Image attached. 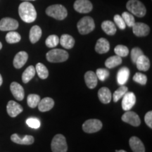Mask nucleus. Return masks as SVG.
Returning a JSON list of instances; mask_svg holds the SVG:
<instances>
[{
  "mask_svg": "<svg viewBox=\"0 0 152 152\" xmlns=\"http://www.w3.org/2000/svg\"><path fill=\"white\" fill-rule=\"evenodd\" d=\"M18 14L24 22L33 23L37 18V11L35 7L29 1H23L19 5Z\"/></svg>",
  "mask_w": 152,
  "mask_h": 152,
  "instance_id": "nucleus-1",
  "label": "nucleus"
},
{
  "mask_svg": "<svg viewBox=\"0 0 152 152\" xmlns=\"http://www.w3.org/2000/svg\"><path fill=\"white\" fill-rule=\"evenodd\" d=\"M126 7L131 14L139 18L144 17L147 13L145 6L139 0H129L127 2Z\"/></svg>",
  "mask_w": 152,
  "mask_h": 152,
  "instance_id": "nucleus-2",
  "label": "nucleus"
},
{
  "mask_svg": "<svg viewBox=\"0 0 152 152\" xmlns=\"http://www.w3.org/2000/svg\"><path fill=\"white\" fill-rule=\"evenodd\" d=\"M68 53L64 49H53L47 53V60L51 63L64 62L68 58Z\"/></svg>",
  "mask_w": 152,
  "mask_h": 152,
  "instance_id": "nucleus-3",
  "label": "nucleus"
},
{
  "mask_svg": "<svg viewBox=\"0 0 152 152\" xmlns=\"http://www.w3.org/2000/svg\"><path fill=\"white\" fill-rule=\"evenodd\" d=\"M46 14L56 20H64L67 17L68 11L63 5L54 4L49 6L46 9Z\"/></svg>",
  "mask_w": 152,
  "mask_h": 152,
  "instance_id": "nucleus-4",
  "label": "nucleus"
},
{
  "mask_svg": "<svg viewBox=\"0 0 152 152\" xmlns=\"http://www.w3.org/2000/svg\"><path fill=\"white\" fill-rule=\"evenodd\" d=\"M77 30L81 35H87L93 31L95 28L94 21L90 16H85L77 23Z\"/></svg>",
  "mask_w": 152,
  "mask_h": 152,
  "instance_id": "nucleus-5",
  "label": "nucleus"
},
{
  "mask_svg": "<svg viewBox=\"0 0 152 152\" xmlns=\"http://www.w3.org/2000/svg\"><path fill=\"white\" fill-rule=\"evenodd\" d=\"M52 152H67L68 146L65 137L58 134L54 137L51 144Z\"/></svg>",
  "mask_w": 152,
  "mask_h": 152,
  "instance_id": "nucleus-6",
  "label": "nucleus"
},
{
  "mask_svg": "<svg viewBox=\"0 0 152 152\" xmlns=\"http://www.w3.org/2000/svg\"><path fill=\"white\" fill-rule=\"evenodd\" d=\"M102 128V123L98 119H89L83 123V129L87 133H94Z\"/></svg>",
  "mask_w": 152,
  "mask_h": 152,
  "instance_id": "nucleus-7",
  "label": "nucleus"
},
{
  "mask_svg": "<svg viewBox=\"0 0 152 152\" xmlns=\"http://www.w3.org/2000/svg\"><path fill=\"white\" fill-rule=\"evenodd\" d=\"M74 9L80 14H87L92 10L93 6L89 0H76L74 3Z\"/></svg>",
  "mask_w": 152,
  "mask_h": 152,
  "instance_id": "nucleus-8",
  "label": "nucleus"
},
{
  "mask_svg": "<svg viewBox=\"0 0 152 152\" xmlns=\"http://www.w3.org/2000/svg\"><path fill=\"white\" fill-rule=\"evenodd\" d=\"M18 28V22L11 18H4L0 20V30L13 31Z\"/></svg>",
  "mask_w": 152,
  "mask_h": 152,
  "instance_id": "nucleus-9",
  "label": "nucleus"
},
{
  "mask_svg": "<svg viewBox=\"0 0 152 152\" xmlns=\"http://www.w3.org/2000/svg\"><path fill=\"white\" fill-rule=\"evenodd\" d=\"M122 121L123 122L128 123L132 126L137 127L141 123V120L139 117L138 114H137L135 112L127 111L123 114L122 116Z\"/></svg>",
  "mask_w": 152,
  "mask_h": 152,
  "instance_id": "nucleus-10",
  "label": "nucleus"
},
{
  "mask_svg": "<svg viewBox=\"0 0 152 152\" xmlns=\"http://www.w3.org/2000/svg\"><path fill=\"white\" fill-rule=\"evenodd\" d=\"M136 102V96L132 92H127L123 96L122 108L124 111H130Z\"/></svg>",
  "mask_w": 152,
  "mask_h": 152,
  "instance_id": "nucleus-11",
  "label": "nucleus"
},
{
  "mask_svg": "<svg viewBox=\"0 0 152 152\" xmlns=\"http://www.w3.org/2000/svg\"><path fill=\"white\" fill-rule=\"evenodd\" d=\"M133 33L137 37H145L150 32V28L147 24L144 23H135L132 26Z\"/></svg>",
  "mask_w": 152,
  "mask_h": 152,
  "instance_id": "nucleus-12",
  "label": "nucleus"
},
{
  "mask_svg": "<svg viewBox=\"0 0 152 152\" xmlns=\"http://www.w3.org/2000/svg\"><path fill=\"white\" fill-rule=\"evenodd\" d=\"M7 111L9 116L14 118L16 117L18 114L22 113L23 109L17 102H14V101H9L7 106Z\"/></svg>",
  "mask_w": 152,
  "mask_h": 152,
  "instance_id": "nucleus-13",
  "label": "nucleus"
},
{
  "mask_svg": "<svg viewBox=\"0 0 152 152\" xmlns=\"http://www.w3.org/2000/svg\"><path fill=\"white\" fill-rule=\"evenodd\" d=\"M11 141L16 144H23V145H30L33 144L35 139L31 135H25L23 137L19 136L18 134H13L11 136Z\"/></svg>",
  "mask_w": 152,
  "mask_h": 152,
  "instance_id": "nucleus-14",
  "label": "nucleus"
},
{
  "mask_svg": "<svg viewBox=\"0 0 152 152\" xmlns=\"http://www.w3.org/2000/svg\"><path fill=\"white\" fill-rule=\"evenodd\" d=\"M10 90L13 96L18 101H22L24 99V89L16 82H13L10 85Z\"/></svg>",
  "mask_w": 152,
  "mask_h": 152,
  "instance_id": "nucleus-15",
  "label": "nucleus"
},
{
  "mask_svg": "<svg viewBox=\"0 0 152 152\" xmlns=\"http://www.w3.org/2000/svg\"><path fill=\"white\" fill-rule=\"evenodd\" d=\"M129 144L133 152H145V147L143 142L137 137H132L130 139Z\"/></svg>",
  "mask_w": 152,
  "mask_h": 152,
  "instance_id": "nucleus-16",
  "label": "nucleus"
},
{
  "mask_svg": "<svg viewBox=\"0 0 152 152\" xmlns=\"http://www.w3.org/2000/svg\"><path fill=\"white\" fill-rule=\"evenodd\" d=\"M28 58V54L26 52H18L14 57V66L16 68H21L27 62Z\"/></svg>",
  "mask_w": 152,
  "mask_h": 152,
  "instance_id": "nucleus-17",
  "label": "nucleus"
},
{
  "mask_svg": "<svg viewBox=\"0 0 152 152\" xmlns=\"http://www.w3.org/2000/svg\"><path fill=\"white\" fill-rule=\"evenodd\" d=\"M110 49V44L109 41L105 38H100L96 42L95 46V51L99 54H105Z\"/></svg>",
  "mask_w": 152,
  "mask_h": 152,
  "instance_id": "nucleus-18",
  "label": "nucleus"
},
{
  "mask_svg": "<svg viewBox=\"0 0 152 152\" xmlns=\"http://www.w3.org/2000/svg\"><path fill=\"white\" fill-rule=\"evenodd\" d=\"M54 102L52 98L45 97L39 101L38 104V109L41 112H46L50 111L54 107Z\"/></svg>",
  "mask_w": 152,
  "mask_h": 152,
  "instance_id": "nucleus-19",
  "label": "nucleus"
},
{
  "mask_svg": "<svg viewBox=\"0 0 152 152\" xmlns=\"http://www.w3.org/2000/svg\"><path fill=\"white\" fill-rule=\"evenodd\" d=\"M85 81L87 87L90 89H94L97 85L98 78L96 77V73L93 71H87L85 74Z\"/></svg>",
  "mask_w": 152,
  "mask_h": 152,
  "instance_id": "nucleus-20",
  "label": "nucleus"
},
{
  "mask_svg": "<svg viewBox=\"0 0 152 152\" xmlns=\"http://www.w3.org/2000/svg\"><path fill=\"white\" fill-rule=\"evenodd\" d=\"M98 97L103 104H109L111 102L112 95L111 91L107 87H102L98 92Z\"/></svg>",
  "mask_w": 152,
  "mask_h": 152,
  "instance_id": "nucleus-21",
  "label": "nucleus"
},
{
  "mask_svg": "<svg viewBox=\"0 0 152 152\" xmlns=\"http://www.w3.org/2000/svg\"><path fill=\"white\" fill-rule=\"evenodd\" d=\"M137 68L140 71H147L150 68V61L149 58L145 55L142 54L137 58L135 62Z\"/></svg>",
  "mask_w": 152,
  "mask_h": 152,
  "instance_id": "nucleus-22",
  "label": "nucleus"
},
{
  "mask_svg": "<svg viewBox=\"0 0 152 152\" xmlns=\"http://www.w3.org/2000/svg\"><path fill=\"white\" fill-rule=\"evenodd\" d=\"M130 70L127 67H123L119 70L117 74V82L120 85H124L128 80Z\"/></svg>",
  "mask_w": 152,
  "mask_h": 152,
  "instance_id": "nucleus-23",
  "label": "nucleus"
},
{
  "mask_svg": "<svg viewBox=\"0 0 152 152\" xmlns=\"http://www.w3.org/2000/svg\"><path fill=\"white\" fill-rule=\"evenodd\" d=\"M59 42L64 48L70 49L73 48L74 45H75V39L72 36L67 35V34H64L61 37Z\"/></svg>",
  "mask_w": 152,
  "mask_h": 152,
  "instance_id": "nucleus-24",
  "label": "nucleus"
},
{
  "mask_svg": "<svg viewBox=\"0 0 152 152\" xmlns=\"http://www.w3.org/2000/svg\"><path fill=\"white\" fill-rule=\"evenodd\" d=\"M42 36V30L39 26H34L30 30L29 38L31 43L35 44L39 41Z\"/></svg>",
  "mask_w": 152,
  "mask_h": 152,
  "instance_id": "nucleus-25",
  "label": "nucleus"
},
{
  "mask_svg": "<svg viewBox=\"0 0 152 152\" xmlns=\"http://www.w3.org/2000/svg\"><path fill=\"white\" fill-rule=\"evenodd\" d=\"M102 28L109 35H113L116 33V28L115 25L111 20H105L102 23Z\"/></svg>",
  "mask_w": 152,
  "mask_h": 152,
  "instance_id": "nucleus-26",
  "label": "nucleus"
},
{
  "mask_svg": "<svg viewBox=\"0 0 152 152\" xmlns=\"http://www.w3.org/2000/svg\"><path fill=\"white\" fill-rule=\"evenodd\" d=\"M35 68L33 66H30L25 70L22 75V80L24 83H28L33 79L35 75Z\"/></svg>",
  "mask_w": 152,
  "mask_h": 152,
  "instance_id": "nucleus-27",
  "label": "nucleus"
},
{
  "mask_svg": "<svg viewBox=\"0 0 152 152\" xmlns=\"http://www.w3.org/2000/svg\"><path fill=\"white\" fill-rule=\"evenodd\" d=\"M122 63V58L117 55L112 56L106 59L105 62V66L108 68H113L119 66Z\"/></svg>",
  "mask_w": 152,
  "mask_h": 152,
  "instance_id": "nucleus-28",
  "label": "nucleus"
},
{
  "mask_svg": "<svg viewBox=\"0 0 152 152\" xmlns=\"http://www.w3.org/2000/svg\"><path fill=\"white\" fill-rule=\"evenodd\" d=\"M35 71L41 79H46L49 76V71L46 66L42 63H38L36 65Z\"/></svg>",
  "mask_w": 152,
  "mask_h": 152,
  "instance_id": "nucleus-29",
  "label": "nucleus"
},
{
  "mask_svg": "<svg viewBox=\"0 0 152 152\" xmlns=\"http://www.w3.org/2000/svg\"><path fill=\"white\" fill-rule=\"evenodd\" d=\"M20 39H21V37H20V34L17 33V32L14 31V30L9 32L6 35V41L9 44L18 42L20 41Z\"/></svg>",
  "mask_w": 152,
  "mask_h": 152,
  "instance_id": "nucleus-30",
  "label": "nucleus"
},
{
  "mask_svg": "<svg viewBox=\"0 0 152 152\" xmlns=\"http://www.w3.org/2000/svg\"><path fill=\"white\" fill-rule=\"evenodd\" d=\"M128 91V88L126 86L124 85H121V87L118 89L117 90L115 91V92L113 93V99L114 102H117L119 99H121V98H123V96H124L125 93Z\"/></svg>",
  "mask_w": 152,
  "mask_h": 152,
  "instance_id": "nucleus-31",
  "label": "nucleus"
},
{
  "mask_svg": "<svg viewBox=\"0 0 152 152\" xmlns=\"http://www.w3.org/2000/svg\"><path fill=\"white\" fill-rule=\"evenodd\" d=\"M39 101H40V96L39 95L35 94H31L28 96L27 102L28 105L32 109L37 107V106L39 104Z\"/></svg>",
  "mask_w": 152,
  "mask_h": 152,
  "instance_id": "nucleus-32",
  "label": "nucleus"
},
{
  "mask_svg": "<svg viewBox=\"0 0 152 152\" xmlns=\"http://www.w3.org/2000/svg\"><path fill=\"white\" fill-rule=\"evenodd\" d=\"M58 43H59V37L56 35H49L45 41L47 47L49 48H54L58 45Z\"/></svg>",
  "mask_w": 152,
  "mask_h": 152,
  "instance_id": "nucleus-33",
  "label": "nucleus"
},
{
  "mask_svg": "<svg viewBox=\"0 0 152 152\" xmlns=\"http://www.w3.org/2000/svg\"><path fill=\"white\" fill-rule=\"evenodd\" d=\"M114 52L115 53V55L120 57H125L129 54V49L127 47L124 45H117L114 49Z\"/></svg>",
  "mask_w": 152,
  "mask_h": 152,
  "instance_id": "nucleus-34",
  "label": "nucleus"
},
{
  "mask_svg": "<svg viewBox=\"0 0 152 152\" xmlns=\"http://www.w3.org/2000/svg\"><path fill=\"white\" fill-rule=\"evenodd\" d=\"M122 18L125 23V25L128 27H132L134 24L135 23V20H134V16L132 14L129 12H123L122 14Z\"/></svg>",
  "mask_w": 152,
  "mask_h": 152,
  "instance_id": "nucleus-35",
  "label": "nucleus"
},
{
  "mask_svg": "<svg viewBox=\"0 0 152 152\" xmlns=\"http://www.w3.org/2000/svg\"><path fill=\"white\" fill-rule=\"evenodd\" d=\"M96 75L99 80L104 81L109 77V71L107 69H104V68H98L96 70Z\"/></svg>",
  "mask_w": 152,
  "mask_h": 152,
  "instance_id": "nucleus-36",
  "label": "nucleus"
},
{
  "mask_svg": "<svg viewBox=\"0 0 152 152\" xmlns=\"http://www.w3.org/2000/svg\"><path fill=\"white\" fill-rule=\"evenodd\" d=\"M26 124H27L30 128H33V129H37L40 127V121L39 119H37V118H29L26 120Z\"/></svg>",
  "mask_w": 152,
  "mask_h": 152,
  "instance_id": "nucleus-37",
  "label": "nucleus"
},
{
  "mask_svg": "<svg viewBox=\"0 0 152 152\" xmlns=\"http://www.w3.org/2000/svg\"><path fill=\"white\" fill-rule=\"evenodd\" d=\"M133 80L139 83V84L144 85L147 84V77L141 73H136L135 75L133 77Z\"/></svg>",
  "mask_w": 152,
  "mask_h": 152,
  "instance_id": "nucleus-38",
  "label": "nucleus"
},
{
  "mask_svg": "<svg viewBox=\"0 0 152 152\" xmlns=\"http://www.w3.org/2000/svg\"><path fill=\"white\" fill-rule=\"evenodd\" d=\"M130 54H131V60H132V61L134 63V64H135L136 61L137 60L139 57L144 54L143 52H142L141 49L139 48V47H134V48H133L132 49V51H131Z\"/></svg>",
  "mask_w": 152,
  "mask_h": 152,
  "instance_id": "nucleus-39",
  "label": "nucleus"
},
{
  "mask_svg": "<svg viewBox=\"0 0 152 152\" xmlns=\"http://www.w3.org/2000/svg\"><path fill=\"white\" fill-rule=\"evenodd\" d=\"M114 22L115 23V24L117 25V26L121 30H124L125 28H126V25H125V23L123 20L122 16H120L118 14H116L114 16L113 18Z\"/></svg>",
  "mask_w": 152,
  "mask_h": 152,
  "instance_id": "nucleus-40",
  "label": "nucleus"
},
{
  "mask_svg": "<svg viewBox=\"0 0 152 152\" xmlns=\"http://www.w3.org/2000/svg\"><path fill=\"white\" fill-rule=\"evenodd\" d=\"M144 121L146 124L150 128H152V111H150L146 113L144 116Z\"/></svg>",
  "mask_w": 152,
  "mask_h": 152,
  "instance_id": "nucleus-41",
  "label": "nucleus"
},
{
  "mask_svg": "<svg viewBox=\"0 0 152 152\" xmlns=\"http://www.w3.org/2000/svg\"><path fill=\"white\" fill-rule=\"evenodd\" d=\"M3 83V80H2V77H1V74H0V86H1V84H2Z\"/></svg>",
  "mask_w": 152,
  "mask_h": 152,
  "instance_id": "nucleus-42",
  "label": "nucleus"
},
{
  "mask_svg": "<svg viewBox=\"0 0 152 152\" xmlns=\"http://www.w3.org/2000/svg\"><path fill=\"white\" fill-rule=\"evenodd\" d=\"M115 152H127V151H124V150H118V151H116Z\"/></svg>",
  "mask_w": 152,
  "mask_h": 152,
  "instance_id": "nucleus-43",
  "label": "nucleus"
},
{
  "mask_svg": "<svg viewBox=\"0 0 152 152\" xmlns=\"http://www.w3.org/2000/svg\"><path fill=\"white\" fill-rule=\"evenodd\" d=\"M24 1H35V0H23Z\"/></svg>",
  "mask_w": 152,
  "mask_h": 152,
  "instance_id": "nucleus-44",
  "label": "nucleus"
},
{
  "mask_svg": "<svg viewBox=\"0 0 152 152\" xmlns=\"http://www.w3.org/2000/svg\"><path fill=\"white\" fill-rule=\"evenodd\" d=\"M1 48H2V44H1V42H0V49H1Z\"/></svg>",
  "mask_w": 152,
  "mask_h": 152,
  "instance_id": "nucleus-45",
  "label": "nucleus"
}]
</instances>
